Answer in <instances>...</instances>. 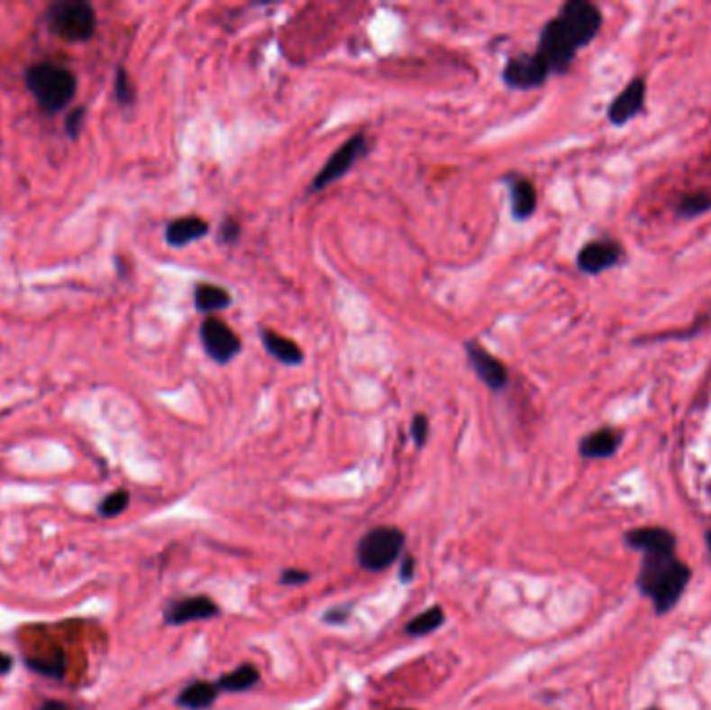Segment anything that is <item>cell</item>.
Instances as JSON below:
<instances>
[{"mask_svg": "<svg viewBox=\"0 0 711 710\" xmlns=\"http://www.w3.org/2000/svg\"><path fill=\"white\" fill-rule=\"evenodd\" d=\"M350 613H351L350 606H335V608H331V611L324 614L323 619L327 621L329 625H342L350 619Z\"/></svg>", "mask_w": 711, "mask_h": 710, "instance_id": "cell-30", "label": "cell"}, {"mask_svg": "<svg viewBox=\"0 0 711 710\" xmlns=\"http://www.w3.org/2000/svg\"><path fill=\"white\" fill-rule=\"evenodd\" d=\"M114 97H117L119 103L125 106L135 103V88L123 67H119L117 76H114Z\"/></svg>", "mask_w": 711, "mask_h": 710, "instance_id": "cell-24", "label": "cell"}, {"mask_svg": "<svg viewBox=\"0 0 711 710\" xmlns=\"http://www.w3.org/2000/svg\"><path fill=\"white\" fill-rule=\"evenodd\" d=\"M643 98H645V84H643V79H636L609 106V121L615 125L626 124L628 119H633L641 111Z\"/></svg>", "mask_w": 711, "mask_h": 710, "instance_id": "cell-15", "label": "cell"}, {"mask_svg": "<svg viewBox=\"0 0 711 710\" xmlns=\"http://www.w3.org/2000/svg\"><path fill=\"white\" fill-rule=\"evenodd\" d=\"M628 544L639 550H645L647 554H674L676 539L670 531L660 530V527H643V530H634L626 536Z\"/></svg>", "mask_w": 711, "mask_h": 710, "instance_id": "cell-14", "label": "cell"}, {"mask_svg": "<svg viewBox=\"0 0 711 710\" xmlns=\"http://www.w3.org/2000/svg\"><path fill=\"white\" fill-rule=\"evenodd\" d=\"M510 188V205L512 215L516 221H524L537 211V190L526 178H507Z\"/></svg>", "mask_w": 711, "mask_h": 710, "instance_id": "cell-16", "label": "cell"}, {"mask_svg": "<svg viewBox=\"0 0 711 710\" xmlns=\"http://www.w3.org/2000/svg\"><path fill=\"white\" fill-rule=\"evenodd\" d=\"M208 232H211V226L205 219L196 217V215H184V217H178L169 223L165 229V240L169 246L184 248L206 238Z\"/></svg>", "mask_w": 711, "mask_h": 710, "instance_id": "cell-12", "label": "cell"}, {"mask_svg": "<svg viewBox=\"0 0 711 710\" xmlns=\"http://www.w3.org/2000/svg\"><path fill=\"white\" fill-rule=\"evenodd\" d=\"M310 581V573L302 569H286L281 573V584L283 586H302Z\"/></svg>", "mask_w": 711, "mask_h": 710, "instance_id": "cell-29", "label": "cell"}, {"mask_svg": "<svg viewBox=\"0 0 711 710\" xmlns=\"http://www.w3.org/2000/svg\"><path fill=\"white\" fill-rule=\"evenodd\" d=\"M577 51L579 46L561 30V25L555 17L551 22H547L545 28L541 30L537 55L545 60L550 73H564L568 67H570Z\"/></svg>", "mask_w": 711, "mask_h": 710, "instance_id": "cell-7", "label": "cell"}, {"mask_svg": "<svg viewBox=\"0 0 711 710\" xmlns=\"http://www.w3.org/2000/svg\"><path fill=\"white\" fill-rule=\"evenodd\" d=\"M620 446V436L618 431L614 429H599L595 434H588L587 438H582V442L579 446L580 455L587 458H606L612 456Z\"/></svg>", "mask_w": 711, "mask_h": 710, "instance_id": "cell-20", "label": "cell"}, {"mask_svg": "<svg viewBox=\"0 0 711 710\" xmlns=\"http://www.w3.org/2000/svg\"><path fill=\"white\" fill-rule=\"evenodd\" d=\"M707 546H709V552H711V531L707 533Z\"/></svg>", "mask_w": 711, "mask_h": 710, "instance_id": "cell-34", "label": "cell"}, {"mask_svg": "<svg viewBox=\"0 0 711 710\" xmlns=\"http://www.w3.org/2000/svg\"><path fill=\"white\" fill-rule=\"evenodd\" d=\"M84 115H86V111L84 109H76L73 111L69 117H67V121H65V132L69 134V138H73L76 140L79 134H81V125H84Z\"/></svg>", "mask_w": 711, "mask_h": 710, "instance_id": "cell-28", "label": "cell"}, {"mask_svg": "<svg viewBox=\"0 0 711 710\" xmlns=\"http://www.w3.org/2000/svg\"><path fill=\"white\" fill-rule=\"evenodd\" d=\"M127 504H130V492L117 490L113 493H108L103 503H100L98 511L103 517H117L127 509Z\"/></svg>", "mask_w": 711, "mask_h": 710, "instance_id": "cell-23", "label": "cell"}, {"mask_svg": "<svg viewBox=\"0 0 711 710\" xmlns=\"http://www.w3.org/2000/svg\"><path fill=\"white\" fill-rule=\"evenodd\" d=\"M221 614L219 604L208 596H189L167 606L165 621L169 625H186L194 621H208Z\"/></svg>", "mask_w": 711, "mask_h": 710, "instance_id": "cell-11", "label": "cell"}, {"mask_svg": "<svg viewBox=\"0 0 711 710\" xmlns=\"http://www.w3.org/2000/svg\"><path fill=\"white\" fill-rule=\"evenodd\" d=\"M194 304L205 315L221 313V310L232 307V294L225 288L216 286V283L200 281L194 288Z\"/></svg>", "mask_w": 711, "mask_h": 710, "instance_id": "cell-19", "label": "cell"}, {"mask_svg": "<svg viewBox=\"0 0 711 710\" xmlns=\"http://www.w3.org/2000/svg\"><path fill=\"white\" fill-rule=\"evenodd\" d=\"M240 235H242V226H240V221H235V219H225L221 223V229H219V240L223 242V244L225 246H233V244H237V240H240Z\"/></svg>", "mask_w": 711, "mask_h": 710, "instance_id": "cell-26", "label": "cell"}, {"mask_svg": "<svg viewBox=\"0 0 711 710\" xmlns=\"http://www.w3.org/2000/svg\"><path fill=\"white\" fill-rule=\"evenodd\" d=\"M620 259V246L612 244V242H593L580 250L579 254V267L585 273H601L615 265Z\"/></svg>", "mask_w": 711, "mask_h": 710, "instance_id": "cell-13", "label": "cell"}, {"mask_svg": "<svg viewBox=\"0 0 711 710\" xmlns=\"http://www.w3.org/2000/svg\"><path fill=\"white\" fill-rule=\"evenodd\" d=\"M200 340L205 346V353L213 358L214 363L227 364L242 353V340L235 331L227 326L225 321L216 317H206L200 326Z\"/></svg>", "mask_w": 711, "mask_h": 710, "instance_id": "cell-8", "label": "cell"}, {"mask_svg": "<svg viewBox=\"0 0 711 710\" xmlns=\"http://www.w3.org/2000/svg\"><path fill=\"white\" fill-rule=\"evenodd\" d=\"M396 710H412V708H396Z\"/></svg>", "mask_w": 711, "mask_h": 710, "instance_id": "cell-35", "label": "cell"}, {"mask_svg": "<svg viewBox=\"0 0 711 710\" xmlns=\"http://www.w3.org/2000/svg\"><path fill=\"white\" fill-rule=\"evenodd\" d=\"M711 207V200L709 196L706 194H695V196H688V198L682 200V208L680 211L685 215H699L703 211H707Z\"/></svg>", "mask_w": 711, "mask_h": 710, "instance_id": "cell-27", "label": "cell"}, {"mask_svg": "<svg viewBox=\"0 0 711 710\" xmlns=\"http://www.w3.org/2000/svg\"><path fill=\"white\" fill-rule=\"evenodd\" d=\"M25 84L40 109L49 115L63 111L77 90V79L69 69L49 63L30 67L25 73Z\"/></svg>", "mask_w": 711, "mask_h": 710, "instance_id": "cell-2", "label": "cell"}, {"mask_svg": "<svg viewBox=\"0 0 711 710\" xmlns=\"http://www.w3.org/2000/svg\"><path fill=\"white\" fill-rule=\"evenodd\" d=\"M259 681H260L259 669H256L252 662H243V665L235 667L233 671L223 675V678L216 681V686H219L221 692L240 694V692H248V689H252Z\"/></svg>", "mask_w": 711, "mask_h": 710, "instance_id": "cell-21", "label": "cell"}, {"mask_svg": "<svg viewBox=\"0 0 711 710\" xmlns=\"http://www.w3.org/2000/svg\"><path fill=\"white\" fill-rule=\"evenodd\" d=\"M466 358H469L470 369L477 373V377L483 382L491 392H501L507 388L510 375H507L506 364L499 361L497 356H493L485 346H480L479 342H466Z\"/></svg>", "mask_w": 711, "mask_h": 710, "instance_id": "cell-10", "label": "cell"}, {"mask_svg": "<svg viewBox=\"0 0 711 710\" xmlns=\"http://www.w3.org/2000/svg\"><path fill=\"white\" fill-rule=\"evenodd\" d=\"M221 696V689L213 681H194L181 689L178 696V705L186 710H208L216 698Z\"/></svg>", "mask_w": 711, "mask_h": 710, "instance_id": "cell-18", "label": "cell"}, {"mask_svg": "<svg viewBox=\"0 0 711 710\" xmlns=\"http://www.w3.org/2000/svg\"><path fill=\"white\" fill-rule=\"evenodd\" d=\"M40 710H69V708H67L65 705H60V702H46V705Z\"/></svg>", "mask_w": 711, "mask_h": 710, "instance_id": "cell-33", "label": "cell"}, {"mask_svg": "<svg viewBox=\"0 0 711 710\" xmlns=\"http://www.w3.org/2000/svg\"><path fill=\"white\" fill-rule=\"evenodd\" d=\"M429 429H431L429 417L423 415V412L415 415V419H412V423H410V434H412V439H415L416 448H424L426 439H429Z\"/></svg>", "mask_w": 711, "mask_h": 710, "instance_id": "cell-25", "label": "cell"}, {"mask_svg": "<svg viewBox=\"0 0 711 710\" xmlns=\"http://www.w3.org/2000/svg\"><path fill=\"white\" fill-rule=\"evenodd\" d=\"M690 571L674 554H647L643 560L639 586L643 594L652 596L658 613H668L688 584Z\"/></svg>", "mask_w": 711, "mask_h": 710, "instance_id": "cell-1", "label": "cell"}, {"mask_svg": "<svg viewBox=\"0 0 711 710\" xmlns=\"http://www.w3.org/2000/svg\"><path fill=\"white\" fill-rule=\"evenodd\" d=\"M11 667H13V660H11V656H6V654H3V652H0V675H5V673H9V671H11Z\"/></svg>", "mask_w": 711, "mask_h": 710, "instance_id": "cell-32", "label": "cell"}, {"mask_svg": "<svg viewBox=\"0 0 711 710\" xmlns=\"http://www.w3.org/2000/svg\"><path fill=\"white\" fill-rule=\"evenodd\" d=\"M547 76H550V69L537 52L512 57L504 67V82L514 90H533V88L543 86Z\"/></svg>", "mask_w": 711, "mask_h": 710, "instance_id": "cell-9", "label": "cell"}, {"mask_svg": "<svg viewBox=\"0 0 711 710\" xmlns=\"http://www.w3.org/2000/svg\"><path fill=\"white\" fill-rule=\"evenodd\" d=\"M574 44L585 46L597 36L601 28V13L595 5L587 0H570L561 6L560 15L555 17Z\"/></svg>", "mask_w": 711, "mask_h": 710, "instance_id": "cell-6", "label": "cell"}, {"mask_svg": "<svg viewBox=\"0 0 711 710\" xmlns=\"http://www.w3.org/2000/svg\"><path fill=\"white\" fill-rule=\"evenodd\" d=\"M260 340L264 344V348H267V353L270 356H275L279 363L287 364V367H296V364L304 363L302 348L297 346L294 340H289V337L277 334L273 329H262Z\"/></svg>", "mask_w": 711, "mask_h": 710, "instance_id": "cell-17", "label": "cell"}, {"mask_svg": "<svg viewBox=\"0 0 711 710\" xmlns=\"http://www.w3.org/2000/svg\"><path fill=\"white\" fill-rule=\"evenodd\" d=\"M415 558H412V554H406L404 560H402V571H399V577L402 581H410L412 575H415Z\"/></svg>", "mask_w": 711, "mask_h": 710, "instance_id": "cell-31", "label": "cell"}, {"mask_svg": "<svg viewBox=\"0 0 711 710\" xmlns=\"http://www.w3.org/2000/svg\"><path fill=\"white\" fill-rule=\"evenodd\" d=\"M443 623H445L443 608L435 604V606L426 608L424 613L416 614L415 619H410L408 623H406V633L412 635V638H423V635L437 632V629L442 627Z\"/></svg>", "mask_w": 711, "mask_h": 710, "instance_id": "cell-22", "label": "cell"}, {"mask_svg": "<svg viewBox=\"0 0 711 710\" xmlns=\"http://www.w3.org/2000/svg\"><path fill=\"white\" fill-rule=\"evenodd\" d=\"M46 23L65 42H86L96 32V13L86 0H59L46 13Z\"/></svg>", "mask_w": 711, "mask_h": 710, "instance_id": "cell-4", "label": "cell"}, {"mask_svg": "<svg viewBox=\"0 0 711 710\" xmlns=\"http://www.w3.org/2000/svg\"><path fill=\"white\" fill-rule=\"evenodd\" d=\"M404 546L406 536L402 530L391 525H378L360 538L356 546V558L364 571L381 573L402 557Z\"/></svg>", "mask_w": 711, "mask_h": 710, "instance_id": "cell-3", "label": "cell"}, {"mask_svg": "<svg viewBox=\"0 0 711 710\" xmlns=\"http://www.w3.org/2000/svg\"><path fill=\"white\" fill-rule=\"evenodd\" d=\"M367 154H369V138L364 136V134L351 136L348 142H343L333 154H331L327 163H324L321 171L316 173V178L313 180V184H310L308 192L310 194L321 192L331 184H335L337 180H342L343 175L348 173L362 157H367Z\"/></svg>", "mask_w": 711, "mask_h": 710, "instance_id": "cell-5", "label": "cell"}]
</instances>
